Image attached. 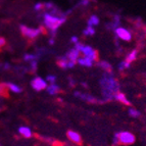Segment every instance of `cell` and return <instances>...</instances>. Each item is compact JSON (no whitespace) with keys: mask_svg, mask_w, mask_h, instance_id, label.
Masks as SVG:
<instances>
[{"mask_svg":"<svg viewBox=\"0 0 146 146\" xmlns=\"http://www.w3.org/2000/svg\"><path fill=\"white\" fill-rule=\"evenodd\" d=\"M100 87H101V93L104 102L110 101L115 99V95L119 92V84L113 77L112 73L103 74L102 78L100 80Z\"/></svg>","mask_w":146,"mask_h":146,"instance_id":"cell-1","label":"cell"},{"mask_svg":"<svg viewBox=\"0 0 146 146\" xmlns=\"http://www.w3.org/2000/svg\"><path fill=\"white\" fill-rule=\"evenodd\" d=\"M66 21V17H58V15H53L49 12H44L42 15V25L44 28H46L49 31L51 38H54L56 35L57 29L61 25Z\"/></svg>","mask_w":146,"mask_h":146,"instance_id":"cell-2","label":"cell"},{"mask_svg":"<svg viewBox=\"0 0 146 146\" xmlns=\"http://www.w3.org/2000/svg\"><path fill=\"white\" fill-rule=\"evenodd\" d=\"M21 33L23 34V36H25L28 39L34 40L36 38L41 35V33H43L44 27L40 28H30L28 26H25V25H21L20 26Z\"/></svg>","mask_w":146,"mask_h":146,"instance_id":"cell-3","label":"cell"},{"mask_svg":"<svg viewBox=\"0 0 146 146\" xmlns=\"http://www.w3.org/2000/svg\"><path fill=\"white\" fill-rule=\"evenodd\" d=\"M117 138H119V143L123 144V145H131V144L134 143L135 140H136L134 135L127 131L117 133Z\"/></svg>","mask_w":146,"mask_h":146,"instance_id":"cell-4","label":"cell"},{"mask_svg":"<svg viewBox=\"0 0 146 146\" xmlns=\"http://www.w3.org/2000/svg\"><path fill=\"white\" fill-rule=\"evenodd\" d=\"M74 95H75L77 98H80V99L84 100V101L89 102V103H104V100L103 99H97V98L92 96V95L87 94V93H82V92H80V91H75Z\"/></svg>","mask_w":146,"mask_h":146,"instance_id":"cell-5","label":"cell"},{"mask_svg":"<svg viewBox=\"0 0 146 146\" xmlns=\"http://www.w3.org/2000/svg\"><path fill=\"white\" fill-rule=\"evenodd\" d=\"M115 37L117 39H121L123 41L130 42L132 40V33L128 29L124 27H119L115 30Z\"/></svg>","mask_w":146,"mask_h":146,"instance_id":"cell-6","label":"cell"},{"mask_svg":"<svg viewBox=\"0 0 146 146\" xmlns=\"http://www.w3.org/2000/svg\"><path fill=\"white\" fill-rule=\"evenodd\" d=\"M31 86L35 91H42L47 88V82L46 80H44L41 77H35L33 80L31 81Z\"/></svg>","mask_w":146,"mask_h":146,"instance_id":"cell-7","label":"cell"},{"mask_svg":"<svg viewBox=\"0 0 146 146\" xmlns=\"http://www.w3.org/2000/svg\"><path fill=\"white\" fill-rule=\"evenodd\" d=\"M81 53H83V55L86 56V57L91 58L94 62L98 60V52L96 51L94 48H92L91 46H89V45H85Z\"/></svg>","mask_w":146,"mask_h":146,"instance_id":"cell-8","label":"cell"},{"mask_svg":"<svg viewBox=\"0 0 146 146\" xmlns=\"http://www.w3.org/2000/svg\"><path fill=\"white\" fill-rule=\"evenodd\" d=\"M66 136L68 138L71 140L72 142H74L75 144H81L82 143V137L79 134L78 132H75L73 130H70V131L66 132Z\"/></svg>","mask_w":146,"mask_h":146,"instance_id":"cell-9","label":"cell"},{"mask_svg":"<svg viewBox=\"0 0 146 146\" xmlns=\"http://www.w3.org/2000/svg\"><path fill=\"white\" fill-rule=\"evenodd\" d=\"M80 53L81 52L79 51V50H77V49L74 47V48L70 49L68 52H66V58L68 59V60H71V61H77L78 60V58L80 57Z\"/></svg>","mask_w":146,"mask_h":146,"instance_id":"cell-10","label":"cell"},{"mask_svg":"<svg viewBox=\"0 0 146 146\" xmlns=\"http://www.w3.org/2000/svg\"><path fill=\"white\" fill-rule=\"evenodd\" d=\"M77 62L80 64V66H86V68H91V66H93V63H94V61L92 60L91 58H89V57H86V56H82V57H79L78 60H77Z\"/></svg>","mask_w":146,"mask_h":146,"instance_id":"cell-11","label":"cell"},{"mask_svg":"<svg viewBox=\"0 0 146 146\" xmlns=\"http://www.w3.org/2000/svg\"><path fill=\"white\" fill-rule=\"evenodd\" d=\"M115 99L117 100V101H119V102L123 103L124 105H127V106H130V105H131V102L128 100L127 96L123 92H119H119L115 95Z\"/></svg>","mask_w":146,"mask_h":146,"instance_id":"cell-12","label":"cell"},{"mask_svg":"<svg viewBox=\"0 0 146 146\" xmlns=\"http://www.w3.org/2000/svg\"><path fill=\"white\" fill-rule=\"evenodd\" d=\"M5 86L7 87V90H9L12 93H15V94H20V93L23 92V88L15 83L8 82V83H5Z\"/></svg>","mask_w":146,"mask_h":146,"instance_id":"cell-13","label":"cell"},{"mask_svg":"<svg viewBox=\"0 0 146 146\" xmlns=\"http://www.w3.org/2000/svg\"><path fill=\"white\" fill-rule=\"evenodd\" d=\"M137 57H138V49H133V50H131V52L128 53V55L126 56V59H125V60L128 61L129 63H132L136 60Z\"/></svg>","mask_w":146,"mask_h":146,"instance_id":"cell-14","label":"cell"},{"mask_svg":"<svg viewBox=\"0 0 146 146\" xmlns=\"http://www.w3.org/2000/svg\"><path fill=\"white\" fill-rule=\"evenodd\" d=\"M47 92L50 95H56L60 92V87L57 84H50L49 86H47L46 88Z\"/></svg>","mask_w":146,"mask_h":146,"instance_id":"cell-15","label":"cell"},{"mask_svg":"<svg viewBox=\"0 0 146 146\" xmlns=\"http://www.w3.org/2000/svg\"><path fill=\"white\" fill-rule=\"evenodd\" d=\"M99 68H101L105 73H112V66L108 61H105V60H101V61H98L97 63Z\"/></svg>","mask_w":146,"mask_h":146,"instance_id":"cell-16","label":"cell"},{"mask_svg":"<svg viewBox=\"0 0 146 146\" xmlns=\"http://www.w3.org/2000/svg\"><path fill=\"white\" fill-rule=\"evenodd\" d=\"M19 133L23 137H25V138H31L32 137V131L29 127H25V126L20 127L19 128Z\"/></svg>","mask_w":146,"mask_h":146,"instance_id":"cell-17","label":"cell"},{"mask_svg":"<svg viewBox=\"0 0 146 146\" xmlns=\"http://www.w3.org/2000/svg\"><path fill=\"white\" fill-rule=\"evenodd\" d=\"M99 22H100L99 17H98L97 15H91L89 19H88L87 24H88V26H90V27L94 28L95 26H98V25H99Z\"/></svg>","mask_w":146,"mask_h":146,"instance_id":"cell-18","label":"cell"},{"mask_svg":"<svg viewBox=\"0 0 146 146\" xmlns=\"http://www.w3.org/2000/svg\"><path fill=\"white\" fill-rule=\"evenodd\" d=\"M68 59L66 58V56H59L58 59H57V64H58L59 68H63V70H66L68 68Z\"/></svg>","mask_w":146,"mask_h":146,"instance_id":"cell-19","label":"cell"},{"mask_svg":"<svg viewBox=\"0 0 146 146\" xmlns=\"http://www.w3.org/2000/svg\"><path fill=\"white\" fill-rule=\"evenodd\" d=\"M130 66H131V63H129L126 60H123L119 63V66H117V70H119V72H124V71H126V70H128Z\"/></svg>","mask_w":146,"mask_h":146,"instance_id":"cell-20","label":"cell"},{"mask_svg":"<svg viewBox=\"0 0 146 146\" xmlns=\"http://www.w3.org/2000/svg\"><path fill=\"white\" fill-rule=\"evenodd\" d=\"M94 34H95V29L93 27H90V26H87V28L84 29V31H83V35L86 37L93 36Z\"/></svg>","mask_w":146,"mask_h":146,"instance_id":"cell-21","label":"cell"},{"mask_svg":"<svg viewBox=\"0 0 146 146\" xmlns=\"http://www.w3.org/2000/svg\"><path fill=\"white\" fill-rule=\"evenodd\" d=\"M37 58H39L38 55H34V54H25L24 55V60L27 62H31L33 60H37Z\"/></svg>","mask_w":146,"mask_h":146,"instance_id":"cell-22","label":"cell"},{"mask_svg":"<svg viewBox=\"0 0 146 146\" xmlns=\"http://www.w3.org/2000/svg\"><path fill=\"white\" fill-rule=\"evenodd\" d=\"M140 115H141V113H140V111H139V110H135V108H130L129 110V115L130 117H135V119H136V117H140Z\"/></svg>","mask_w":146,"mask_h":146,"instance_id":"cell-23","label":"cell"},{"mask_svg":"<svg viewBox=\"0 0 146 146\" xmlns=\"http://www.w3.org/2000/svg\"><path fill=\"white\" fill-rule=\"evenodd\" d=\"M34 9L36 11H41L44 9V3L43 2H37L34 4Z\"/></svg>","mask_w":146,"mask_h":146,"instance_id":"cell-24","label":"cell"},{"mask_svg":"<svg viewBox=\"0 0 146 146\" xmlns=\"http://www.w3.org/2000/svg\"><path fill=\"white\" fill-rule=\"evenodd\" d=\"M56 76L54 75H48L46 77V82H49L50 84H55V81H56Z\"/></svg>","mask_w":146,"mask_h":146,"instance_id":"cell-25","label":"cell"},{"mask_svg":"<svg viewBox=\"0 0 146 146\" xmlns=\"http://www.w3.org/2000/svg\"><path fill=\"white\" fill-rule=\"evenodd\" d=\"M29 63H30V68H31V72L35 73V72L37 71V66H38V62H37V60H33Z\"/></svg>","mask_w":146,"mask_h":146,"instance_id":"cell-26","label":"cell"},{"mask_svg":"<svg viewBox=\"0 0 146 146\" xmlns=\"http://www.w3.org/2000/svg\"><path fill=\"white\" fill-rule=\"evenodd\" d=\"M84 46H85V44L79 41L78 43H76V44H75V46H74V47H75V48L77 49V50H79L80 52H82V50H83Z\"/></svg>","mask_w":146,"mask_h":146,"instance_id":"cell-27","label":"cell"},{"mask_svg":"<svg viewBox=\"0 0 146 146\" xmlns=\"http://www.w3.org/2000/svg\"><path fill=\"white\" fill-rule=\"evenodd\" d=\"M91 0H80V2L76 5V7H79V6H87L89 3H90Z\"/></svg>","mask_w":146,"mask_h":146,"instance_id":"cell-28","label":"cell"},{"mask_svg":"<svg viewBox=\"0 0 146 146\" xmlns=\"http://www.w3.org/2000/svg\"><path fill=\"white\" fill-rule=\"evenodd\" d=\"M5 45H6V40H5V38L0 37V49L2 48V47H4Z\"/></svg>","mask_w":146,"mask_h":146,"instance_id":"cell-29","label":"cell"},{"mask_svg":"<svg viewBox=\"0 0 146 146\" xmlns=\"http://www.w3.org/2000/svg\"><path fill=\"white\" fill-rule=\"evenodd\" d=\"M71 42H72V43H74V44L78 43V42H79V38L77 36H73L71 38Z\"/></svg>","mask_w":146,"mask_h":146,"instance_id":"cell-30","label":"cell"},{"mask_svg":"<svg viewBox=\"0 0 146 146\" xmlns=\"http://www.w3.org/2000/svg\"><path fill=\"white\" fill-rule=\"evenodd\" d=\"M75 64H76L75 61H71V60H68V68H73L74 66H75Z\"/></svg>","mask_w":146,"mask_h":146,"instance_id":"cell-31","label":"cell"},{"mask_svg":"<svg viewBox=\"0 0 146 146\" xmlns=\"http://www.w3.org/2000/svg\"><path fill=\"white\" fill-rule=\"evenodd\" d=\"M49 44H50V45H53L54 44V38H50V40H49Z\"/></svg>","mask_w":146,"mask_h":146,"instance_id":"cell-32","label":"cell"},{"mask_svg":"<svg viewBox=\"0 0 146 146\" xmlns=\"http://www.w3.org/2000/svg\"><path fill=\"white\" fill-rule=\"evenodd\" d=\"M0 146H1V144H0Z\"/></svg>","mask_w":146,"mask_h":146,"instance_id":"cell-33","label":"cell"},{"mask_svg":"<svg viewBox=\"0 0 146 146\" xmlns=\"http://www.w3.org/2000/svg\"><path fill=\"white\" fill-rule=\"evenodd\" d=\"M0 110H1V108H0Z\"/></svg>","mask_w":146,"mask_h":146,"instance_id":"cell-34","label":"cell"}]
</instances>
